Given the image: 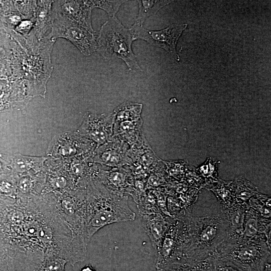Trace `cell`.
Wrapping results in <instances>:
<instances>
[{"label": "cell", "mask_w": 271, "mask_h": 271, "mask_svg": "<svg viewBox=\"0 0 271 271\" xmlns=\"http://www.w3.org/2000/svg\"><path fill=\"white\" fill-rule=\"evenodd\" d=\"M128 196L112 192L92 177L86 187L84 235L86 242L99 229L114 223L134 221Z\"/></svg>", "instance_id": "obj_1"}, {"label": "cell", "mask_w": 271, "mask_h": 271, "mask_svg": "<svg viewBox=\"0 0 271 271\" xmlns=\"http://www.w3.org/2000/svg\"><path fill=\"white\" fill-rule=\"evenodd\" d=\"M180 219L186 224L189 236L182 259L200 261L207 259L214 255L227 237L228 224L223 210L218 214L198 217L189 215Z\"/></svg>", "instance_id": "obj_2"}, {"label": "cell", "mask_w": 271, "mask_h": 271, "mask_svg": "<svg viewBox=\"0 0 271 271\" xmlns=\"http://www.w3.org/2000/svg\"><path fill=\"white\" fill-rule=\"evenodd\" d=\"M133 41L130 28H125L116 17H110L98 33L96 51L106 59H121L130 71H142L132 50Z\"/></svg>", "instance_id": "obj_3"}, {"label": "cell", "mask_w": 271, "mask_h": 271, "mask_svg": "<svg viewBox=\"0 0 271 271\" xmlns=\"http://www.w3.org/2000/svg\"><path fill=\"white\" fill-rule=\"evenodd\" d=\"M217 257L227 259L245 271H262L265 263L270 259V249L265 236L261 235L241 241Z\"/></svg>", "instance_id": "obj_4"}, {"label": "cell", "mask_w": 271, "mask_h": 271, "mask_svg": "<svg viewBox=\"0 0 271 271\" xmlns=\"http://www.w3.org/2000/svg\"><path fill=\"white\" fill-rule=\"evenodd\" d=\"M52 17L50 34L52 40L55 41L57 38L65 39L86 56H90L96 51L98 32L92 31L59 14L52 12Z\"/></svg>", "instance_id": "obj_5"}, {"label": "cell", "mask_w": 271, "mask_h": 271, "mask_svg": "<svg viewBox=\"0 0 271 271\" xmlns=\"http://www.w3.org/2000/svg\"><path fill=\"white\" fill-rule=\"evenodd\" d=\"M189 237L185 222L179 218H174L157 251L156 268L158 271H163L171 264L182 259Z\"/></svg>", "instance_id": "obj_6"}, {"label": "cell", "mask_w": 271, "mask_h": 271, "mask_svg": "<svg viewBox=\"0 0 271 271\" xmlns=\"http://www.w3.org/2000/svg\"><path fill=\"white\" fill-rule=\"evenodd\" d=\"M96 148L92 141L76 132H64L52 139L47 157L53 159L91 158Z\"/></svg>", "instance_id": "obj_7"}, {"label": "cell", "mask_w": 271, "mask_h": 271, "mask_svg": "<svg viewBox=\"0 0 271 271\" xmlns=\"http://www.w3.org/2000/svg\"><path fill=\"white\" fill-rule=\"evenodd\" d=\"M187 26L186 24H172L165 29L152 31L134 23L130 29L134 40H143L153 46L161 48L179 61L180 57L176 52V45Z\"/></svg>", "instance_id": "obj_8"}, {"label": "cell", "mask_w": 271, "mask_h": 271, "mask_svg": "<svg viewBox=\"0 0 271 271\" xmlns=\"http://www.w3.org/2000/svg\"><path fill=\"white\" fill-rule=\"evenodd\" d=\"M114 121L113 112L100 114L88 112L77 131L95 143L97 148L112 138Z\"/></svg>", "instance_id": "obj_9"}, {"label": "cell", "mask_w": 271, "mask_h": 271, "mask_svg": "<svg viewBox=\"0 0 271 271\" xmlns=\"http://www.w3.org/2000/svg\"><path fill=\"white\" fill-rule=\"evenodd\" d=\"M129 148L126 143L111 138L95 149L91 160L95 164L112 168L129 166L132 160L128 156Z\"/></svg>", "instance_id": "obj_10"}, {"label": "cell", "mask_w": 271, "mask_h": 271, "mask_svg": "<svg viewBox=\"0 0 271 271\" xmlns=\"http://www.w3.org/2000/svg\"><path fill=\"white\" fill-rule=\"evenodd\" d=\"M108 190L120 195L130 194L134 186L133 176L126 167L102 170L97 166L92 177Z\"/></svg>", "instance_id": "obj_11"}, {"label": "cell", "mask_w": 271, "mask_h": 271, "mask_svg": "<svg viewBox=\"0 0 271 271\" xmlns=\"http://www.w3.org/2000/svg\"><path fill=\"white\" fill-rule=\"evenodd\" d=\"M44 171L46 176L45 192L64 193L81 188L66 170L60 159L49 158L44 164Z\"/></svg>", "instance_id": "obj_12"}, {"label": "cell", "mask_w": 271, "mask_h": 271, "mask_svg": "<svg viewBox=\"0 0 271 271\" xmlns=\"http://www.w3.org/2000/svg\"><path fill=\"white\" fill-rule=\"evenodd\" d=\"M52 10L94 31L91 23L92 9L84 1H53Z\"/></svg>", "instance_id": "obj_13"}, {"label": "cell", "mask_w": 271, "mask_h": 271, "mask_svg": "<svg viewBox=\"0 0 271 271\" xmlns=\"http://www.w3.org/2000/svg\"><path fill=\"white\" fill-rule=\"evenodd\" d=\"M142 216L143 228L149 237L153 247L157 251L174 218L169 215L165 216V214L161 211Z\"/></svg>", "instance_id": "obj_14"}, {"label": "cell", "mask_w": 271, "mask_h": 271, "mask_svg": "<svg viewBox=\"0 0 271 271\" xmlns=\"http://www.w3.org/2000/svg\"><path fill=\"white\" fill-rule=\"evenodd\" d=\"M48 158L47 156H29L19 153L7 155L11 172L17 176L36 174L42 172L44 164Z\"/></svg>", "instance_id": "obj_15"}, {"label": "cell", "mask_w": 271, "mask_h": 271, "mask_svg": "<svg viewBox=\"0 0 271 271\" xmlns=\"http://www.w3.org/2000/svg\"><path fill=\"white\" fill-rule=\"evenodd\" d=\"M142 124L141 118L134 121L114 122L112 138L123 142L130 147L143 136L141 134Z\"/></svg>", "instance_id": "obj_16"}, {"label": "cell", "mask_w": 271, "mask_h": 271, "mask_svg": "<svg viewBox=\"0 0 271 271\" xmlns=\"http://www.w3.org/2000/svg\"><path fill=\"white\" fill-rule=\"evenodd\" d=\"M143 104L126 102L117 106L113 111L115 115L114 122L134 121L141 117Z\"/></svg>", "instance_id": "obj_17"}, {"label": "cell", "mask_w": 271, "mask_h": 271, "mask_svg": "<svg viewBox=\"0 0 271 271\" xmlns=\"http://www.w3.org/2000/svg\"><path fill=\"white\" fill-rule=\"evenodd\" d=\"M233 193L236 202L245 204V202L257 193L256 187L241 177L232 182Z\"/></svg>", "instance_id": "obj_18"}, {"label": "cell", "mask_w": 271, "mask_h": 271, "mask_svg": "<svg viewBox=\"0 0 271 271\" xmlns=\"http://www.w3.org/2000/svg\"><path fill=\"white\" fill-rule=\"evenodd\" d=\"M139 13L135 23L142 26L146 19L154 14L172 1H137Z\"/></svg>", "instance_id": "obj_19"}, {"label": "cell", "mask_w": 271, "mask_h": 271, "mask_svg": "<svg viewBox=\"0 0 271 271\" xmlns=\"http://www.w3.org/2000/svg\"><path fill=\"white\" fill-rule=\"evenodd\" d=\"M163 271H212L210 257L200 261L181 260L171 264Z\"/></svg>", "instance_id": "obj_20"}, {"label": "cell", "mask_w": 271, "mask_h": 271, "mask_svg": "<svg viewBox=\"0 0 271 271\" xmlns=\"http://www.w3.org/2000/svg\"><path fill=\"white\" fill-rule=\"evenodd\" d=\"M211 190L222 204V209H226L236 203L233 193L232 182L220 180Z\"/></svg>", "instance_id": "obj_21"}, {"label": "cell", "mask_w": 271, "mask_h": 271, "mask_svg": "<svg viewBox=\"0 0 271 271\" xmlns=\"http://www.w3.org/2000/svg\"><path fill=\"white\" fill-rule=\"evenodd\" d=\"M67 262V260L56 254H47L37 271H65Z\"/></svg>", "instance_id": "obj_22"}, {"label": "cell", "mask_w": 271, "mask_h": 271, "mask_svg": "<svg viewBox=\"0 0 271 271\" xmlns=\"http://www.w3.org/2000/svg\"><path fill=\"white\" fill-rule=\"evenodd\" d=\"M127 1H84L85 3L92 10L99 8L105 11L110 17L118 12L120 6Z\"/></svg>", "instance_id": "obj_23"}, {"label": "cell", "mask_w": 271, "mask_h": 271, "mask_svg": "<svg viewBox=\"0 0 271 271\" xmlns=\"http://www.w3.org/2000/svg\"><path fill=\"white\" fill-rule=\"evenodd\" d=\"M212 271H245L230 261L217 256H211Z\"/></svg>", "instance_id": "obj_24"}, {"label": "cell", "mask_w": 271, "mask_h": 271, "mask_svg": "<svg viewBox=\"0 0 271 271\" xmlns=\"http://www.w3.org/2000/svg\"><path fill=\"white\" fill-rule=\"evenodd\" d=\"M16 10L26 19L34 17L37 6V1H13Z\"/></svg>", "instance_id": "obj_25"}, {"label": "cell", "mask_w": 271, "mask_h": 271, "mask_svg": "<svg viewBox=\"0 0 271 271\" xmlns=\"http://www.w3.org/2000/svg\"><path fill=\"white\" fill-rule=\"evenodd\" d=\"M35 19V17L28 19L22 20L15 28L18 34H21L26 37L31 32L34 28Z\"/></svg>", "instance_id": "obj_26"}, {"label": "cell", "mask_w": 271, "mask_h": 271, "mask_svg": "<svg viewBox=\"0 0 271 271\" xmlns=\"http://www.w3.org/2000/svg\"><path fill=\"white\" fill-rule=\"evenodd\" d=\"M198 170L204 176H213L214 174L216 175L217 163L212 159H208L206 162L198 168Z\"/></svg>", "instance_id": "obj_27"}, {"label": "cell", "mask_w": 271, "mask_h": 271, "mask_svg": "<svg viewBox=\"0 0 271 271\" xmlns=\"http://www.w3.org/2000/svg\"><path fill=\"white\" fill-rule=\"evenodd\" d=\"M10 173L7 155L0 154V176Z\"/></svg>", "instance_id": "obj_28"}, {"label": "cell", "mask_w": 271, "mask_h": 271, "mask_svg": "<svg viewBox=\"0 0 271 271\" xmlns=\"http://www.w3.org/2000/svg\"><path fill=\"white\" fill-rule=\"evenodd\" d=\"M80 271H96L92 265L87 264L83 266Z\"/></svg>", "instance_id": "obj_29"}, {"label": "cell", "mask_w": 271, "mask_h": 271, "mask_svg": "<svg viewBox=\"0 0 271 271\" xmlns=\"http://www.w3.org/2000/svg\"><path fill=\"white\" fill-rule=\"evenodd\" d=\"M270 259H268L264 264L262 271H270Z\"/></svg>", "instance_id": "obj_30"}]
</instances>
